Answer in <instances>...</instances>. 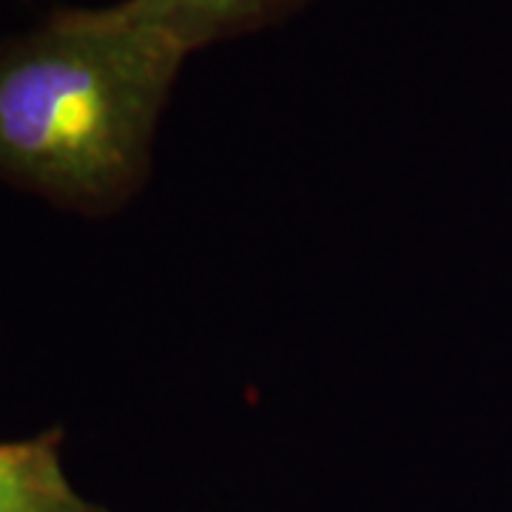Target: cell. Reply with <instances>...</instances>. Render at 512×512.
<instances>
[{"label": "cell", "mask_w": 512, "mask_h": 512, "mask_svg": "<svg viewBox=\"0 0 512 512\" xmlns=\"http://www.w3.org/2000/svg\"><path fill=\"white\" fill-rule=\"evenodd\" d=\"M188 55L134 0L63 9L3 43L0 174L72 211L123 208Z\"/></svg>", "instance_id": "cell-1"}, {"label": "cell", "mask_w": 512, "mask_h": 512, "mask_svg": "<svg viewBox=\"0 0 512 512\" xmlns=\"http://www.w3.org/2000/svg\"><path fill=\"white\" fill-rule=\"evenodd\" d=\"M0 512H109L77 493L60 461V430L0 441Z\"/></svg>", "instance_id": "cell-2"}, {"label": "cell", "mask_w": 512, "mask_h": 512, "mask_svg": "<svg viewBox=\"0 0 512 512\" xmlns=\"http://www.w3.org/2000/svg\"><path fill=\"white\" fill-rule=\"evenodd\" d=\"M188 52L285 18L305 0H134Z\"/></svg>", "instance_id": "cell-3"}]
</instances>
